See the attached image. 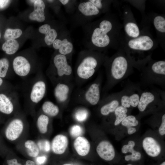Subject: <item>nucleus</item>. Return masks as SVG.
<instances>
[{"instance_id": "14", "label": "nucleus", "mask_w": 165, "mask_h": 165, "mask_svg": "<svg viewBox=\"0 0 165 165\" xmlns=\"http://www.w3.org/2000/svg\"><path fill=\"white\" fill-rule=\"evenodd\" d=\"M67 137L62 134L55 136L52 139L51 144V149L56 155H61L65 151L68 145Z\"/></svg>"}, {"instance_id": "37", "label": "nucleus", "mask_w": 165, "mask_h": 165, "mask_svg": "<svg viewBox=\"0 0 165 165\" xmlns=\"http://www.w3.org/2000/svg\"><path fill=\"white\" fill-rule=\"evenodd\" d=\"M88 115V113L86 110L80 109L76 112L75 116L77 121L82 122L86 119Z\"/></svg>"}, {"instance_id": "40", "label": "nucleus", "mask_w": 165, "mask_h": 165, "mask_svg": "<svg viewBox=\"0 0 165 165\" xmlns=\"http://www.w3.org/2000/svg\"><path fill=\"white\" fill-rule=\"evenodd\" d=\"M9 149L4 143L2 136L0 135V155L5 156Z\"/></svg>"}, {"instance_id": "50", "label": "nucleus", "mask_w": 165, "mask_h": 165, "mask_svg": "<svg viewBox=\"0 0 165 165\" xmlns=\"http://www.w3.org/2000/svg\"><path fill=\"white\" fill-rule=\"evenodd\" d=\"M48 1L50 2H53V0H48Z\"/></svg>"}, {"instance_id": "15", "label": "nucleus", "mask_w": 165, "mask_h": 165, "mask_svg": "<svg viewBox=\"0 0 165 165\" xmlns=\"http://www.w3.org/2000/svg\"><path fill=\"white\" fill-rule=\"evenodd\" d=\"M46 90V84L44 82L38 80L36 82L32 87L30 94L31 101L34 103H38L44 97Z\"/></svg>"}, {"instance_id": "39", "label": "nucleus", "mask_w": 165, "mask_h": 165, "mask_svg": "<svg viewBox=\"0 0 165 165\" xmlns=\"http://www.w3.org/2000/svg\"><path fill=\"white\" fill-rule=\"evenodd\" d=\"M141 157V154L139 152L135 151L131 155H126L125 157V159L127 161L130 160L135 161L139 160Z\"/></svg>"}, {"instance_id": "9", "label": "nucleus", "mask_w": 165, "mask_h": 165, "mask_svg": "<svg viewBox=\"0 0 165 165\" xmlns=\"http://www.w3.org/2000/svg\"><path fill=\"white\" fill-rule=\"evenodd\" d=\"M123 27L126 37L128 38H135L141 34L139 28L129 8L124 10Z\"/></svg>"}, {"instance_id": "24", "label": "nucleus", "mask_w": 165, "mask_h": 165, "mask_svg": "<svg viewBox=\"0 0 165 165\" xmlns=\"http://www.w3.org/2000/svg\"><path fill=\"white\" fill-rule=\"evenodd\" d=\"M14 107L10 99L5 94H0V112L9 115L14 112Z\"/></svg>"}, {"instance_id": "4", "label": "nucleus", "mask_w": 165, "mask_h": 165, "mask_svg": "<svg viewBox=\"0 0 165 165\" xmlns=\"http://www.w3.org/2000/svg\"><path fill=\"white\" fill-rule=\"evenodd\" d=\"M135 68L140 71L141 82L143 86H151L156 84L164 87V60H154L151 57Z\"/></svg>"}, {"instance_id": "22", "label": "nucleus", "mask_w": 165, "mask_h": 165, "mask_svg": "<svg viewBox=\"0 0 165 165\" xmlns=\"http://www.w3.org/2000/svg\"><path fill=\"white\" fill-rule=\"evenodd\" d=\"M74 146L77 153L82 156L87 155L90 150V144L88 140L83 137L76 138L74 142Z\"/></svg>"}, {"instance_id": "7", "label": "nucleus", "mask_w": 165, "mask_h": 165, "mask_svg": "<svg viewBox=\"0 0 165 165\" xmlns=\"http://www.w3.org/2000/svg\"><path fill=\"white\" fill-rule=\"evenodd\" d=\"M102 55H87L84 57L78 64L76 72L80 78L88 79L94 74L96 70L103 60Z\"/></svg>"}, {"instance_id": "25", "label": "nucleus", "mask_w": 165, "mask_h": 165, "mask_svg": "<svg viewBox=\"0 0 165 165\" xmlns=\"http://www.w3.org/2000/svg\"><path fill=\"white\" fill-rule=\"evenodd\" d=\"M69 90V86L66 84L58 83L54 90V94L56 99L60 102H65L68 98Z\"/></svg>"}, {"instance_id": "42", "label": "nucleus", "mask_w": 165, "mask_h": 165, "mask_svg": "<svg viewBox=\"0 0 165 165\" xmlns=\"http://www.w3.org/2000/svg\"><path fill=\"white\" fill-rule=\"evenodd\" d=\"M162 122L159 127V131L160 134L162 136L165 134V114H163L162 118Z\"/></svg>"}, {"instance_id": "3", "label": "nucleus", "mask_w": 165, "mask_h": 165, "mask_svg": "<svg viewBox=\"0 0 165 165\" xmlns=\"http://www.w3.org/2000/svg\"><path fill=\"white\" fill-rule=\"evenodd\" d=\"M107 62L108 85L110 87L125 79L133 72V65L120 46Z\"/></svg>"}, {"instance_id": "18", "label": "nucleus", "mask_w": 165, "mask_h": 165, "mask_svg": "<svg viewBox=\"0 0 165 165\" xmlns=\"http://www.w3.org/2000/svg\"><path fill=\"white\" fill-rule=\"evenodd\" d=\"M85 97L86 101L91 105L97 104L100 99L99 84L97 82L92 84L86 92Z\"/></svg>"}, {"instance_id": "13", "label": "nucleus", "mask_w": 165, "mask_h": 165, "mask_svg": "<svg viewBox=\"0 0 165 165\" xmlns=\"http://www.w3.org/2000/svg\"><path fill=\"white\" fill-rule=\"evenodd\" d=\"M107 100L106 102L100 109L101 114L103 116H107L114 112L117 108L120 105L119 92L112 94Z\"/></svg>"}, {"instance_id": "8", "label": "nucleus", "mask_w": 165, "mask_h": 165, "mask_svg": "<svg viewBox=\"0 0 165 165\" xmlns=\"http://www.w3.org/2000/svg\"><path fill=\"white\" fill-rule=\"evenodd\" d=\"M165 93L160 90L152 89L142 91L138 107L141 112H144L149 107L163 104Z\"/></svg>"}, {"instance_id": "52", "label": "nucleus", "mask_w": 165, "mask_h": 165, "mask_svg": "<svg viewBox=\"0 0 165 165\" xmlns=\"http://www.w3.org/2000/svg\"><path fill=\"white\" fill-rule=\"evenodd\" d=\"M127 165H132L130 164H127Z\"/></svg>"}, {"instance_id": "23", "label": "nucleus", "mask_w": 165, "mask_h": 165, "mask_svg": "<svg viewBox=\"0 0 165 165\" xmlns=\"http://www.w3.org/2000/svg\"><path fill=\"white\" fill-rule=\"evenodd\" d=\"M38 31L40 33L45 35L44 41L48 46L52 44L57 36L56 31L54 28H51L50 26L48 24H45L40 26Z\"/></svg>"}, {"instance_id": "32", "label": "nucleus", "mask_w": 165, "mask_h": 165, "mask_svg": "<svg viewBox=\"0 0 165 165\" xmlns=\"http://www.w3.org/2000/svg\"><path fill=\"white\" fill-rule=\"evenodd\" d=\"M22 31L19 28L12 29H7L5 31L4 35V38L6 40L17 38L22 35Z\"/></svg>"}, {"instance_id": "5", "label": "nucleus", "mask_w": 165, "mask_h": 165, "mask_svg": "<svg viewBox=\"0 0 165 165\" xmlns=\"http://www.w3.org/2000/svg\"><path fill=\"white\" fill-rule=\"evenodd\" d=\"M27 126L21 118H14L9 121L2 129V136L11 142H18L26 133Z\"/></svg>"}, {"instance_id": "16", "label": "nucleus", "mask_w": 165, "mask_h": 165, "mask_svg": "<svg viewBox=\"0 0 165 165\" xmlns=\"http://www.w3.org/2000/svg\"><path fill=\"white\" fill-rule=\"evenodd\" d=\"M143 148L149 156L155 157L158 156L161 152V148L158 143L151 137L145 138L143 141Z\"/></svg>"}, {"instance_id": "31", "label": "nucleus", "mask_w": 165, "mask_h": 165, "mask_svg": "<svg viewBox=\"0 0 165 165\" xmlns=\"http://www.w3.org/2000/svg\"><path fill=\"white\" fill-rule=\"evenodd\" d=\"M127 108L121 105L117 108L114 112L116 117L114 122L115 126H117L121 123L123 120L127 116Z\"/></svg>"}, {"instance_id": "33", "label": "nucleus", "mask_w": 165, "mask_h": 165, "mask_svg": "<svg viewBox=\"0 0 165 165\" xmlns=\"http://www.w3.org/2000/svg\"><path fill=\"white\" fill-rule=\"evenodd\" d=\"M122 125L127 128L136 126L138 124L139 122L136 117L133 115L127 116L121 122Z\"/></svg>"}, {"instance_id": "21", "label": "nucleus", "mask_w": 165, "mask_h": 165, "mask_svg": "<svg viewBox=\"0 0 165 165\" xmlns=\"http://www.w3.org/2000/svg\"><path fill=\"white\" fill-rule=\"evenodd\" d=\"M78 9L82 14L86 16H97L101 12L90 0L80 3Z\"/></svg>"}, {"instance_id": "10", "label": "nucleus", "mask_w": 165, "mask_h": 165, "mask_svg": "<svg viewBox=\"0 0 165 165\" xmlns=\"http://www.w3.org/2000/svg\"><path fill=\"white\" fill-rule=\"evenodd\" d=\"M53 61L59 76H68L71 74L72 68L68 63L66 56L57 54L54 57Z\"/></svg>"}, {"instance_id": "36", "label": "nucleus", "mask_w": 165, "mask_h": 165, "mask_svg": "<svg viewBox=\"0 0 165 165\" xmlns=\"http://www.w3.org/2000/svg\"><path fill=\"white\" fill-rule=\"evenodd\" d=\"M135 145V142L133 141H129L128 144L124 145L121 149L122 152L123 153H127L130 152L132 153L136 151L134 149V147Z\"/></svg>"}, {"instance_id": "44", "label": "nucleus", "mask_w": 165, "mask_h": 165, "mask_svg": "<svg viewBox=\"0 0 165 165\" xmlns=\"http://www.w3.org/2000/svg\"><path fill=\"white\" fill-rule=\"evenodd\" d=\"M23 165H36L34 161L30 159L26 160Z\"/></svg>"}, {"instance_id": "12", "label": "nucleus", "mask_w": 165, "mask_h": 165, "mask_svg": "<svg viewBox=\"0 0 165 165\" xmlns=\"http://www.w3.org/2000/svg\"><path fill=\"white\" fill-rule=\"evenodd\" d=\"M96 151L101 158L106 161L112 160L115 156V151L113 146L107 141L100 142L97 147Z\"/></svg>"}, {"instance_id": "27", "label": "nucleus", "mask_w": 165, "mask_h": 165, "mask_svg": "<svg viewBox=\"0 0 165 165\" xmlns=\"http://www.w3.org/2000/svg\"><path fill=\"white\" fill-rule=\"evenodd\" d=\"M42 109L45 115L51 117L57 116L59 112L58 106L50 101H45L42 105Z\"/></svg>"}, {"instance_id": "19", "label": "nucleus", "mask_w": 165, "mask_h": 165, "mask_svg": "<svg viewBox=\"0 0 165 165\" xmlns=\"http://www.w3.org/2000/svg\"><path fill=\"white\" fill-rule=\"evenodd\" d=\"M34 10L29 15V18L38 22H43L45 19V5L41 0H36L34 2Z\"/></svg>"}, {"instance_id": "47", "label": "nucleus", "mask_w": 165, "mask_h": 165, "mask_svg": "<svg viewBox=\"0 0 165 165\" xmlns=\"http://www.w3.org/2000/svg\"><path fill=\"white\" fill-rule=\"evenodd\" d=\"M3 83V80L2 78L0 77V86H1Z\"/></svg>"}, {"instance_id": "43", "label": "nucleus", "mask_w": 165, "mask_h": 165, "mask_svg": "<svg viewBox=\"0 0 165 165\" xmlns=\"http://www.w3.org/2000/svg\"><path fill=\"white\" fill-rule=\"evenodd\" d=\"M10 1L8 0H0V8H3L8 4Z\"/></svg>"}, {"instance_id": "30", "label": "nucleus", "mask_w": 165, "mask_h": 165, "mask_svg": "<svg viewBox=\"0 0 165 165\" xmlns=\"http://www.w3.org/2000/svg\"><path fill=\"white\" fill-rule=\"evenodd\" d=\"M3 165H23L18 158L16 156L13 151L8 150Z\"/></svg>"}, {"instance_id": "29", "label": "nucleus", "mask_w": 165, "mask_h": 165, "mask_svg": "<svg viewBox=\"0 0 165 165\" xmlns=\"http://www.w3.org/2000/svg\"><path fill=\"white\" fill-rule=\"evenodd\" d=\"M19 44L17 40L11 39L6 41L2 46V50L9 55L15 53L18 50Z\"/></svg>"}, {"instance_id": "2", "label": "nucleus", "mask_w": 165, "mask_h": 165, "mask_svg": "<svg viewBox=\"0 0 165 165\" xmlns=\"http://www.w3.org/2000/svg\"><path fill=\"white\" fill-rule=\"evenodd\" d=\"M121 36L120 46L123 50L134 67L151 57L152 51L156 47L157 43L149 34L141 32L138 37L129 38Z\"/></svg>"}, {"instance_id": "51", "label": "nucleus", "mask_w": 165, "mask_h": 165, "mask_svg": "<svg viewBox=\"0 0 165 165\" xmlns=\"http://www.w3.org/2000/svg\"><path fill=\"white\" fill-rule=\"evenodd\" d=\"M1 34L0 30V38H1Z\"/></svg>"}, {"instance_id": "34", "label": "nucleus", "mask_w": 165, "mask_h": 165, "mask_svg": "<svg viewBox=\"0 0 165 165\" xmlns=\"http://www.w3.org/2000/svg\"><path fill=\"white\" fill-rule=\"evenodd\" d=\"M9 66V62L6 58L0 59V77L4 78L6 75Z\"/></svg>"}, {"instance_id": "11", "label": "nucleus", "mask_w": 165, "mask_h": 165, "mask_svg": "<svg viewBox=\"0 0 165 165\" xmlns=\"http://www.w3.org/2000/svg\"><path fill=\"white\" fill-rule=\"evenodd\" d=\"M13 66L14 72L18 75L24 77L29 73L31 66L28 60L22 56L16 57L13 60Z\"/></svg>"}, {"instance_id": "28", "label": "nucleus", "mask_w": 165, "mask_h": 165, "mask_svg": "<svg viewBox=\"0 0 165 165\" xmlns=\"http://www.w3.org/2000/svg\"><path fill=\"white\" fill-rule=\"evenodd\" d=\"M153 26L157 32L163 37L165 33V18L161 15H156L152 19Z\"/></svg>"}, {"instance_id": "35", "label": "nucleus", "mask_w": 165, "mask_h": 165, "mask_svg": "<svg viewBox=\"0 0 165 165\" xmlns=\"http://www.w3.org/2000/svg\"><path fill=\"white\" fill-rule=\"evenodd\" d=\"M40 151L48 152L51 149V144L47 140H38L36 141Z\"/></svg>"}, {"instance_id": "6", "label": "nucleus", "mask_w": 165, "mask_h": 165, "mask_svg": "<svg viewBox=\"0 0 165 165\" xmlns=\"http://www.w3.org/2000/svg\"><path fill=\"white\" fill-rule=\"evenodd\" d=\"M142 91L140 85L128 82L119 92L120 105L127 108L137 107Z\"/></svg>"}, {"instance_id": "17", "label": "nucleus", "mask_w": 165, "mask_h": 165, "mask_svg": "<svg viewBox=\"0 0 165 165\" xmlns=\"http://www.w3.org/2000/svg\"><path fill=\"white\" fill-rule=\"evenodd\" d=\"M22 147V151L28 157L35 158L40 154V151L36 141L30 139L21 141L19 144Z\"/></svg>"}, {"instance_id": "49", "label": "nucleus", "mask_w": 165, "mask_h": 165, "mask_svg": "<svg viewBox=\"0 0 165 165\" xmlns=\"http://www.w3.org/2000/svg\"><path fill=\"white\" fill-rule=\"evenodd\" d=\"M63 165H72V164H68V163H65L63 164Z\"/></svg>"}, {"instance_id": "45", "label": "nucleus", "mask_w": 165, "mask_h": 165, "mask_svg": "<svg viewBox=\"0 0 165 165\" xmlns=\"http://www.w3.org/2000/svg\"><path fill=\"white\" fill-rule=\"evenodd\" d=\"M127 133L129 134H131L135 133L136 131V129L134 127H130L127 128Z\"/></svg>"}, {"instance_id": "38", "label": "nucleus", "mask_w": 165, "mask_h": 165, "mask_svg": "<svg viewBox=\"0 0 165 165\" xmlns=\"http://www.w3.org/2000/svg\"><path fill=\"white\" fill-rule=\"evenodd\" d=\"M83 130L82 128L79 125H75L73 126L70 130L71 135L74 137L80 136L82 133Z\"/></svg>"}, {"instance_id": "41", "label": "nucleus", "mask_w": 165, "mask_h": 165, "mask_svg": "<svg viewBox=\"0 0 165 165\" xmlns=\"http://www.w3.org/2000/svg\"><path fill=\"white\" fill-rule=\"evenodd\" d=\"M35 159V161H34L36 165H42L46 162L47 157L46 155H39Z\"/></svg>"}, {"instance_id": "26", "label": "nucleus", "mask_w": 165, "mask_h": 165, "mask_svg": "<svg viewBox=\"0 0 165 165\" xmlns=\"http://www.w3.org/2000/svg\"><path fill=\"white\" fill-rule=\"evenodd\" d=\"M49 118L47 115L41 114L37 118L36 126L38 132L42 134H45L48 131Z\"/></svg>"}, {"instance_id": "46", "label": "nucleus", "mask_w": 165, "mask_h": 165, "mask_svg": "<svg viewBox=\"0 0 165 165\" xmlns=\"http://www.w3.org/2000/svg\"><path fill=\"white\" fill-rule=\"evenodd\" d=\"M64 5L67 4L70 2L68 0H60L59 1Z\"/></svg>"}, {"instance_id": "20", "label": "nucleus", "mask_w": 165, "mask_h": 165, "mask_svg": "<svg viewBox=\"0 0 165 165\" xmlns=\"http://www.w3.org/2000/svg\"><path fill=\"white\" fill-rule=\"evenodd\" d=\"M52 45L54 48L58 50L60 54L65 56L71 53L73 49V44L66 38L56 39Z\"/></svg>"}, {"instance_id": "48", "label": "nucleus", "mask_w": 165, "mask_h": 165, "mask_svg": "<svg viewBox=\"0 0 165 165\" xmlns=\"http://www.w3.org/2000/svg\"><path fill=\"white\" fill-rule=\"evenodd\" d=\"M160 165H165V161L163 162V163H162Z\"/></svg>"}, {"instance_id": "1", "label": "nucleus", "mask_w": 165, "mask_h": 165, "mask_svg": "<svg viewBox=\"0 0 165 165\" xmlns=\"http://www.w3.org/2000/svg\"><path fill=\"white\" fill-rule=\"evenodd\" d=\"M122 25L115 16H107L97 21L90 32V42L97 50L120 45Z\"/></svg>"}]
</instances>
